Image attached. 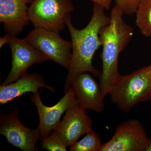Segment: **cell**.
<instances>
[{
	"label": "cell",
	"instance_id": "16",
	"mask_svg": "<svg viewBox=\"0 0 151 151\" xmlns=\"http://www.w3.org/2000/svg\"><path fill=\"white\" fill-rule=\"evenodd\" d=\"M40 148L44 149L50 151H66V147L59 137L54 132L50 135L42 138Z\"/></svg>",
	"mask_w": 151,
	"mask_h": 151
},
{
	"label": "cell",
	"instance_id": "11",
	"mask_svg": "<svg viewBox=\"0 0 151 151\" xmlns=\"http://www.w3.org/2000/svg\"><path fill=\"white\" fill-rule=\"evenodd\" d=\"M71 86L78 105L97 113L103 112L105 97L100 84L91 74L86 72L80 73L74 78Z\"/></svg>",
	"mask_w": 151,
	"mask_h": 151
},
{
	"label": "cell",
	"instance_id": "7",
	"mask_svg": "<svg viewBox=\"0 0 151 151\" xmlns=\"http://www.w3.org/2000/svg\"><path fill=\"white\" fill-rule=\"evenodd\" d=\"M19 107L9 113H1L0 134L12 145L24 151L37 150L36 145L41 135L38 129H31L20 122Z\"/></svg>",
	"mask_w": 151,
	"mask_h": 151
},
{
	"label": "cell",
	"instance_id": "21",
	"mask_svg": "<svg viewBox=\"0 0 151 151\" xmlns=\"http://www.w3.org/2000/svg\"><path fill=\"white\" fill-rule=\"evenodd\" d=\"M147 68L148 70L149 74H150V76L151 79V63L148 66H147Z\"/></svg>",
	"mask_w": 151,
	"mask_h": 151
},
{
	"label": "cell",
	"instance_id": "18",
	"mask_svg": "<svg viewBox=\"0 0 151 151\" xmlns=\"http://www.w3.org/2000/svg\"><path fill=\"white\" fill-rule=\"evenodd\" d=\"M91 1L94 3V4H96L98 5L101 6L105 9H109L111 7V4L113 0H87Z\"/></svg>",
	"mask_w": 151,
	"mask_h": 151
},
{
	"label": "cell",
	"instance_id": "1",
	"mask_svg": "<svg viewBox=\"0 0 151 151\" xmlns=\"http://www.w3.org/2000/svg\"><path fill=\"white\" fill-rule=\"evenodd\" d=\"M104 10L101 6L94 4L91 19L88 24L81 29L73 26L70 15L66 18L65 25L71 37L72 56L64 83L65 93L74 78L80 73L90 72L96 77L101 76L102 72L93 65L92 60L95 52L102 45L100 30L110 21V17L105 14Z\"/></svg>",
	"mask_w": 151,
	"mask_h": 151
},
{
	"label": "cell",
	"instance_id": "13",
	"mask_svg": "<svg viewBox=\"0 0 151 151\" xmlns=\"http://www.w3.org/2000/svg\"><path fill=\"white\" fill-rule=\"evenodd\" d=\"M40 87H45L55 92V89L46 84L42 76L37 73L25 74L16 81L0 86V104L3 105L27 92L35 93Z\"/></svg>",
	"mask_w": 151,
	"mask_h": 151
},
{
	"label": "cell",
	"instance_id": "12",
	"mask_svg": "<svg viewBox=\"0 0 151 151\" xmlns=\"http://www.w3.org/2000/svg\"><path fill=\"white\" fill-rule=\"evenodd\" d=\"M33 0H0V22L6 34L19 35L28 25L29 7Z\"/></svg>",
	"mask_w": 151,
	"mask_h": 151
},
{
	"label": "cell",
	"instance_id": "8",
	"mask_svg": "<svg viewBox=\"0 0 151 151\" xmlns=\"http://www.w3.org/2000/svg\"><path fill=\"white\" fill-rule=\"evenodd\" d=\"M9 35V46L12 56V69L2 85L16 81L26 74L31 65L48 60L46 57L29 43L25 38Z\"/></svg>",
	"mask_w": 151,
	"mask_h": 151
},
{
	"label": "cell",
	"instance_id": "15",
	"mask_svg": "<svg viewBox=\"0 0 151 151\" xmlns=\"http://www.w3.org/2000/svg\"><path fill=\"white\" fill-rule=\"evenodd\" d=\"M98 134L92 129L81 140L70 146V151H99L103 145Z\"/></svg>",
	"mask_w": 151,
	"mask_h": 151
},
{
	"label": "cell",
	"instance_id": "3",
	"mask_svg": "<svg viewBox=\"0 0 151 151\" xmlns=\"http://www.w3.org/2000/svg\"><path fill=\"white\" fill-rule=\"evenodd\" d=\"M111 101L128 113L139 103L151 100V79L147 67L120 76L109 91Z\"/></svg>",
	"mask_w": 151,
	"mask_h": 151
},
{
	"label": "cell",
	"instance_id": "10",
	"mask_svg": "<svg viewBox=\"0 0 151 151\" xmlns=\"http://www.w3.org/2000/svg\"><path fill=\"white\" fill-rule=\"evenodd\" d=\"M86 111L85 108L76 103L68 109L62 121L53 130L67 147L92 129V119L86 115Z\"/></svg>",
	"mask_w": 151,
	"mask_h": 151
},
{
	"label": "cell",
	"instance_id": "9",
	"mask_svg": "<svg viewBox=\"0 0 151 151\" xmlns=\"http://www.w3.org/2000/svg\"><path fill=\"white\" fill-rule=\"evenodd\" d=\"M31 101L36 107L39 116L40 123L37 129L42 138L50 135L52 130L60 122V118L64 112L71 106L77 103L73 88H70L65 93V95L57 104L51 107L44 105L38 92L33 93Z\"/></svg>",
	"mask_w": 151,
	"mask_h": 151
},
{
	"label": "cell",
	"instance_id": "17",
	"mask_svg": "<svg viewBox=\"0 0 151 151\" xmlns=\"http://www.w3.org/2000/svg\"><path fill=\"white\" fill-rule=\"evenodd\" d=\"M116 5L123 11L124 14L132 15L136 13L142 0H115Z\"/></svg>",
	"mask_w": 151,
	"mask_h": 151
},
{
	"label": "cell",
	"instance_id": "19",
	"mask_svg": "<svg viewBox=\"0 0 151 151\" xmlns=\"http://www.w3.org/2000/svg\"><path fill=\"white\" fill-rule=\"evenodd\" d=\"M9 37V35L7 34L4 37H1L0 38V47H1V48L4 45L8 43Z\"/></svg>",
	"mask_w": 151,
	"mask_h": 151
},
{
	"label": "cell",
	"instance_id": "2",
	"mask_svg": "<svg viewBox=\"0 0 151 151\" xmlns=\"http://www.w3.org/2000/svg\"><path fill=\"white\" fill-rule=\"evenodd\" d=\"M124 14L115 6L111 10L110 22L100 31L103 50L100 84L105 97L121 76L118 69L119 56L134 35L133 29L124 22Z\"/></svg>",
	"mask_w": 151,
	"mask_h": 151
},
{
	"label": "cell",
	"instance_id": "20",
	"mask_svg": "<svg viewBox=\"0 0 151 151\" xmlns=\"http://www.w3.org/2000/svg\"><path fill=\"white\" fill-rule=\"evenodd\" d=\"M145 151H151V139H150L148 145L146 147Z\"/></svg>",
	"mask_w": 151,
	"mask_h": 151
},
{
	"label": "cell",
	"instance_id": "5",
	"mask_svg": "<svg viewBox=\"0 0 151 151\" xmlns=\"http://www.w3.org/2000/svg\"><path fill=\"white\" fill-rule=\"evenodd\" d=\"M25 38L48 60L68 70L72 56V44L63 39L59 32L35 28Z\"/></svg>",
	"mask_w": 151,
	"mask_h": 151
},
{
	"label": "cell",
	"instance_id": "14",
	"mask_svg": "<svg viewBox=\"0 0 151 151\" xmlns=\"http://www.w3.org/2000/svg\"><path fill=\"white\" fill-rule=\"evenodd\" d=\"M135 14L136 25L142 34L151 37V0H142Z\"/></svg>",
	"mask_w": 151,
	"mask_h": 151
},
{
	"label": "cell",
	"instance_id": "6",
	"mask_svg": "<svg viewBox=\"0 0 151 151\" xmlns=\"http://www.w3.org/2000/svg\"><path fill=\"white\" fill-rule=\"evenodd\" d=\"M150 139L139 121L129 119L117 126L113 137L99 151H145Z\"/></svg>",
	"mask_w": 151,
	"mask_h": 151
},
{
	"label": "cell",
	"instance_id": "4",
	"mask_svg": "<svg viewBox=\"0 0 151 151\" xmlns=\"http://www.w3.org/2000/svg\"><path fill=\"white\" fill-rule=\"evenodd\" d=\"M73 10L71 0H33L29 7V18L35 28L60 32Z\"/></svg>",
	"mask_w": 151,
	"mask_h": 151
}]
</instances>
